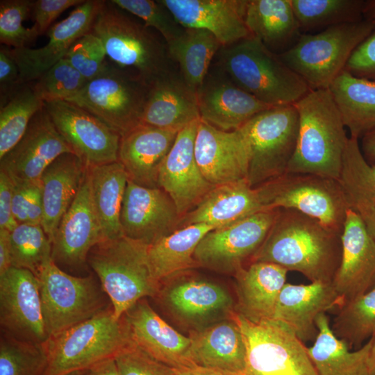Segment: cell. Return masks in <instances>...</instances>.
I'll return each mask as SVG.
<instances>
[{
  "label": "cell",
  "mask_w": 375,
  "mask_h": 375,
  "mask_svg": "<svg viewBox=\"0 0 375 375\" xmlns=\"http://www.w3.org/2000/svg\"><path fill=\"white\" fill-rule=\"evenodd\" d=\"M342 254L341 235L292 209H279L266 238L251 258L302 274L310 282L332 283Z\"/></svg>",
  "instance_id": "cell-1"
},
{
  "label": "cell",
  "mask_w": 375,
  "mask_h": 375,
  "mask_svg": "<svg viewBox=\"0 0 375 375\" xmlns=\"http://www.w3.org/2000/svg\"><path fill=\"white\" fill-rule=\"evenodd\" d=\"M294 105L299 113V133L286 173L338 181L349 136L329 90H310Z\"/></svg>",
  "instance_id": "cell-2"
},
{
  "label": "cell",
  "mask_w": 375,
  "mask_h": 375,
  "mask_svg": "<svg viewBox=\"0 0 375 375\" xmlns=\"http://www.w3.org/2000/svg\"><path fill=\"white\" fill-rule=\"evenodd\" d=\"M219 64L238 86L271 106L294 104L310 90L305 81L258 38L220 51Z\"/></svg>",
  "instance_id": "cell-3"
},
{
  "label": "cell",
  "mask_w": 375,
  "mask_h": 375,
  "mask_svg": "<svg viewBox=\"0 0 375 375\" xmlns=\"http://www.w3.org/2000/svg\"><path fill=\"white\" fill-rule=\"evenodd\" d=\"M88 264L99 278L117 319L138 301L155 297L160 282L153 276L148 245L124 235L104 240L90 251Z\"/></svg>",
  "instance_id": "cell-4"
},
{
  "label": "cell",
  "mask_w": 375,
  "mask_h": 375,
  "mask_svg": "<svg viewBox=\"0 0 375 375\" xmlns=\"http://www.w3.org/2000/svg\"><path fill=\"white\" fill-rule=\"evenodd\" d=\"M91 31L117 65L138 75L147 85L173 71L167 44L111 1H105Z\"/></svg>",
  "instance_id": "cell-5"
},
{
  "label": "cell",
  "mask_w": 375,
  "mask_h": 375,
  "mask_svg": "<svg viewBox=\"0 0 375 375\" xmlns=\"http://www.w3.org/2000/svg\"><path fill=\"white\" fill-rule=\"evenodd\" d=\"M131 342L123 317L117 319L110 306L48 339L44 375H66L84 370L115 358Z\"/></svg>",
  "instance_id": "cell-6"
},
{
  "label": "cell",
  "mask_w": 375,
  "mask_h": 375,
  "mask_svg": "<svg viewBox=\"0 0 375 375\" xmlns=\"http://www.w3.org/2000/svg\"><path fill=\"white\" fill-rule=\"evenodd\" d=\"M374 31L375 24L365 19L335 25L301 34L291 48L278 55L310 90L328 89L355 49Z\"/></svg>",
  "instance_id": "cell-7"
},
{
  "label": "cell",
  "mask_w": 375,
  "mask_h": 375,
  "mask_svg": "<svg viewBox=\"0 0 375 375\" xmlns=\"http://www.w3.org/2000/svg\"><path fill=\"white\" fill-rule=\"evenodd\" d=\"M148 90L135 73L107 62L100 74L65 101L90 112L122 137L140 124Z\"/></svg>",
  "instance_id": "cell-8"
},
{
  "label": "cell",
  "mask_w": 375,
  "mask_h": 375,
  "mask_svg": "<svg viewBox=\"0 0 375 375\" xmlns=\"http://www.w3.org/2000/svg\"><path fill=\"white\" fill-rule=\"evenodd\" d=\"M299 127V113L294 104L273 106L240 127L249 146L247 181L251 187L286 173L296 149Z\"/></svg>",
  "instance_id": "cell-9"
},
{
  "label": "cell",
  "mask_w": 375,
  "mask_h": 375,
  "mask_svg": "<svg viewBox=\"0 0 375 375\" xmlns=\"http://www.w3.org/2000/svg\"><path fill=\"white\" fill-rule=\"evenodd\" d=\"M258 188L266 210H295L342 235L350 208L338 180L313 174L285 173Z\"/></svg>",
  "instance_id": "cell-10"
},
{
  "label": "cell",
  "mask_w": 375,
  "mask_h": 375,
  "mask_svg": "<svg viewBox=\"0 0 375 375\" xmlns=\"http://www.w3.org/2000/svg\"><path fill=\"white\" fill-rule=\"evenodd\" d=\"M246 346L244 375H318L308 347L275 319L253 322L235 312Z\"/></svg>",
  "instance_id": "cell-11"
},
{
  "label": "cell",
  "mask_w": 375,
  "mask_h": 375,
  "mask_svg": "<svg viewBox=\"0 0 375 375\" xmlns=\"http://www.w3.org/2000/svg\"><path fill=\"white\" fill-rule=\"evenodd\" d=\"M43 315L49 338L90 319L110 306L92 275L72 276L51 259L39 277Z\"/></svg>",
  "instance_id": "cell-12"
},
{
  "label": "cell",
  "mask_w": 375,
  "mask_h": 375,
  "mask_svg": "<svg viewBox=\"0 0 375 375\" xmlns=\"http://www.w3.org/2000/svg\"><path fill=\"white\" fill-rule=\"evenodd\" d=\"M278 212L279 209L263 210L208 232L194 252L199 266L236 273L260 248Z\"/></svg>",
  "instance_id": "cell-13"
},
{
  "label": "cell",
  "mask_w": 375,
  "mask_h": 375,
  "mask_svg": "<svg viewBox=\"0 0 375 375\" xmlns=\"http://www.w3.org/2000/svg\"><path fill=\"white\" fill-rule=\"evenodd\" d=\"M56 128L88 166L118 161L121 135L99 118L65 100L44 102Z\"/></svg>",
  "instance_id": "cell-14"
},
{
  "label": "cell",
  "mask_w": 375,
  "mask_h": 375,
  "mask_svg": "<svg viewBox=\"0 0 375 375\" xmlns=\"http://www.w3.org/2000/svg\"><path fill=\"white\" fill-rule=\"evenodd\" d=\"M0 324L3 332L17 339L48 340L40 281L29 270L11 267L0 276Z\"/></svg>",
  "instance_id": "cell-15"
},
{
  "label": "cell",
  "mask_w": 375,
  "mask_h": 375,
  "mask_svg": "<svg viewBox=\"0 0 375 375\" xmlns=\"http://www.w3.org/2000/svg\"><path fill=\"white\" fill-rule=\"evenodd\" d=\"M180 220L173 200L165 190L128 180L120 213L124 236L149 246L177 230Z\"/></svg>",
  "instance_id": "cell-16"
},
{
  "label": "cell",
  "mask_w": 375,
  "mask_h": 375,
  "mask_svg": "<svg viewBox=\"0 0 375 375\" xmlns=\"http://www.w3.org/2000/svg\"><path fill=\"white\" fill-rule=\"evenodd\" d=\"M199 119L182 128L159 169L158 187L173 200L183 217L215 186L203 176L195 158L194 144Z\"/></svg>",
  "instance_id": "cell-17"
},
{
  "label": "cell",
  "mask_w": 375,
  "mask_h": 375,
  "mask_svg": "<svg viewBox=\"0 0 375 375\" xmlns=\"http://www.w3.org/2000/svg\"><path fill=\"white\" fill-rule=\"evenodd\" d=\"M66 153H74L44 106L18 143L0 158V170L12 181L38 183L45 169Z\"/></svg>",
  "instance_id": "cell-18"
},
{
  "label": "cell",
  "mask_w": 375,
  "mask_h": 375,
  "mask_svg": "<svg viewBox=\"0 0 375 375\" xmlns=\"http://www.w3.org/2000/svg\"><path fill=\"white\" fill-rule=\"evenodd\" d=\"M194 154L203 176L214 186L247 180L250 150L240 128L223 131L200 119Z\"/></svg>",
  "instance_id": "cell-19"
},
{
  "label": "cell",
  "mask_w": 375,
  "mask_h": 375,
  "mask_svg": "<svg viewBox=\"0 0 375 375\" xmlns=\"http://www.w3.org/2000/svg\"><path fill=\"white\" fill-rule=\"evenodd\" d=\"M105 1L87 0L47 31L48 43L37 49L12 48L21 84L33 82L64 58L73 44L91 31Z\"/></svg>",
  "instance_id": "cell-20"
},
{
  "label": "cell",
  "mask_w": 375,
  "mask_h": 375,
  "mask_svg": "<svg viewBox=\"0 0 375 375\" xmlns=\"http://www.w3.org/2000/svg\"><path fill=\"white\" fill-rule=\"evenodd\" d=\"M91 197L88 168L74 201L64 215L51 242V258L60 267L81 269L90 250L104 240Z\"/></svg>",
  "instance_id": "cell-21"
},
{
  "label": "cell",
  "mask_w": 375,
  "mask_h": 375,
  "mask_svg": "<svg viewBox=\"0 0 375 375\" xmlns=\"http://www.w3.org/2000/svg\"><path fill=\"white\" fill-rule=\"evenodd\" d=\"M341 242L340 263L332 285L343 304L375 288V240L351 209L347 212Z\"/></svg>",
  "instance_id": "cell-22"
},
{
  "label": "cell",
  "mask_w": 375,
  "mask_h": 375,
  "mask_svg": "<svg viewBox=\"0 0 375 375\" xmlns=\"http://www.w3.org/2000/svg\"><path fill=\"white\" fill-rule=\"evenodd\" d=\"M131 341L153 358L175 369L195 366L190 359V339L164 321L144 299L122 316Z\"/></svg>",
  "instance_id": "cell-23"
},
{
  "label": "cell",
  "mask_w": 375,
  "mask_h": 375,
  "mask_svg": "<svg viewBox=\"0 0 375 375\" xmlns=\"http://www.w3.org/2000/svg\"><path fill=\"white\" fill-rule=\"evenodd\" d=\"M185 28L208 31L222 47L251 37L245 22L248 0H160Z\"/></svg>",
  "instance_id": "cell-24"
},
{
  "label": "cell",
  "mask_w": 375,
  "mask_h": 375,
  "mask_svg": "<svg viewBox=\"0 0 375 375\" xmlns=\"http://www.w3.org/2000/svg\"><path fill=\"white\" fill-rule=\"evenodd\" d=\"M159 295L168 309L193 330L231 318L235 312L228 292L206 281L192 278L178 281L160 289Z\"/></svg>",
  "instance_id": "cell-25"
},
{
  "label": "cell",
  "mask_w": 375,
  "mask_h": 375,
  "mask_svg": "<svg viewBox=\"0 0 375 375\" xmlns=\"http://www.w3.org/2000/svg\"><path fill=\"white\" fill-rule=\"evenodd\" d=\"M342 304L332 283H286L278 295L273 319L285 325L304 342L316 338L317 317Z\"/></svg>",
  "instance_id": "cell-26"
},
{
  "label": "cell",
  "mask_w": 375,
  "mask_h": 375,
  "mask_svg": "<svg viewBox=\"0 0 375 375\" xmlns=\"http://www.w3.org/2000/svg\"><path fill=\"white\" fill-rule=\"evenodd\" d=\"M178 132L140 124L123 135L118 161L128 179L144 187L158 188L160 167Z\"/></svg>",
  "instance_id": "cell-27"
},
{
  "label": "cell",
  "mask_w": 375,
  "mask_h": 375,
  "mask_svg": "<svg viewBox=\"0 0 375 375\" xmlns=\"http://www.w3.org/2000/svg\"><path fill=\"white\" fill-rule=\"evenodd\" d=\"M263 210H267L260 189L251 187L243 179L214 187L194 209L181 217L178 226L205 224L218 228Z\"/></svg>",
  "instance_id": "cell-28"
},
{
  "label": "cell",
  "mask_w": 375,
  "mask_h": 375,
  "mask_svg": "<svg viewBox=\"0 0 375 375\" xmlns=\"http://www.w3.org/2000/svg\"><path fill=\"white\" fill-rule=\"evenodd\" d=\"M197 92L173 71L149 85L140 124L180 131L199 119Z\"/></svg>",
  "instance_id": "cell-29"
},
{
  "label": "cell",
  "mask_w": 375,
  "mask_h": 375,
  "mask_svg": "<svg viewBox=\"0 0 375 375\" xmlns=\"http://www.w3.org/2000/svg\"><path fill=\"white\" fill-rule=\"evenodd\" d=\"M197 97L200 119L226 131L240 128L258 113L273 107L231 79L205 80Z\"/></svg>",
  "instance_id": "cell-30"
},
{
  "label": "cell",
  "mask_w": 375,
  "mask_h": 375,
  "mask_svg": "<svg viewBox=\"0 0 375 375\" xmlns=\"http://www.w3.org/2000/svg\"><path fill=\"white\" fill-rule=\"evenodd\" d=\"M87 168L76 154L66 153L57 158L40 178L43 210L41 226L51 242L79 192Z\"/></svg>",
  "instance_id": "cell-31"
},
{
  "label": "cell",
  "mask_w": 375,
  "mask_h": 375,
  "mask_svg": "<svg viewBox=\"0 0 375 375\" xmlns=\"http://www.w3.org/2000/svg\"><path fill=\"white\" fill-rule=\"evenodd\" d=\"M288 271L268 262H251L236 273L237 313L253 322L274 318Z\"/></svg>",
  "instance_id": "cell-32"
},
{
  "label": "cell",
  "mask_w": 375,
  "mask_h": 375,
  "mask_svg": "<svg viewBox=\"0 0 375 375\" xmlns=\"http://www.w3.org/2000/svg\"><path fill=\"white\" fill-rule=\"evenodd\" d=\"M189 338L190 359L194 365L244 372L246 346L241 329L233 317L192 330Z\"/></svg>",
  "instance_id": "cell-33"
},
{
  "label": "cell",
  "mask_w": 375,
  "mask_h": 375,
  "mask_svg": "<svg viewBox=\"0 0 375 375\" xmlns=\"http://www.w3.org/2000/svg\"><path fill=\"white\" fill-rule=\"evenodd\" d=\"M245 22L252 36L278 54L291 48L302 34L291 0H248Z\"/></svg>",
  "instance_id": "cell-34"
},
{
  "label": "cell",
  "mask_w": 375,
  "mask_h": 375,
  "mask_svg": "<svg viewBox=\"0 0 375 375\" xmlns=\"http://www.w3.org/2000/svg\"><path fill=\"white\" fill-rule=\"evenodd\" d=\"M316 326L318 333L308 352L318 375H370L368 361L372 338L359 349L351 351L335 335L326 313L317 317Z\"/></svg>",
  "instance_id": "cell-35"
},
{
  "label": "cell",
  "mask_w": 375,
  "mask_h": 375,
  "mask_svg": "<svg viewBox=\"0 0 375 375\" xmlns=\"http://www.w3.org/2000/svg\"><path fill=\"white\" fill-rule=\"evenodd\" d=\"M91 197L105 240L123 235L120 213L128 180L119 162L88 166Z\"/></svg>",
  "instance_id": "cell-36"
},
{
  "label": "cell",
  "mask_w": 375,
  "mask_h": 375,
  "mask_svg": "<svg viewBox=\"0 0 375 375\" xmlns=\"http://www.w3.org/2000/svg\"><path fill=\"white\" fill-rule=\"evenodd\" d=\"M350 137L375 128V81L343 70L328 88Z\"/></svg>",
  "instance_id": "cell-37"
},
{
  "label": "cell",
  "mask_w": 375,
  "mask_h": 375,
  "mask_svg": "<svg viewBox=\"0 0 375 375\" xmlns=\"http://www.w3.org/2000/svg\"><path fill=\"white\" fill-rule=\"evenodd\" d=\"M215 227L196 224L181 227L148 246V258L153 276L159 282L184 270L199 266L195 250L203 238Z\"/></svg>",
  "instance_id": "cell-38"
},
{
  "label": "cell",
  "mask_w": 375,
  "mask_h": 375,
  "mask_svg": "<svg viewBox=\"0 0 375 375\" xmlns=\"http://www.w3.org/2000/svg\"><path fill=\"white\" fill-rule=\"evenodd\" d=\"M167 46L170 58L179 66L181 77L196 92L206 79L214 56L222 47L212 33L196 28H185Z\"/></svg>",
  "instance_id": "cell-39"
},
{
  "label": "cell",
  "mask_w": 375,
  "mask_h": 375,
  "mask_svg": "<svg viewBox=\"0 0 375 375\" xmlns=\"http://www.w3.org/2000/svg\"><path fill=\"white\" fill-rule=\"evenodd\" d=\"M338 181L350 209L359 213L375 206V165L366 160L356 138H348Z\"/></svg>",
  "instance_id": "cell-40"
},
{
  "label": "cell",
  "mask_w": 375,
  "mask_h": 375,
  "mask_svg": "<svg viewBox=\"0 0 375 375\" xmlns=\"http://www.w3.org/2000/svg\"><path fill=\"white\" fill-rule=\"evenodd\" d=\"M302 34L364 19L363 0H291Z\"/></svg>",
  "instance_id": "cell-41"
},
{
  "label": "cell",
  "mask_w": 375,
  "mask_h": 375,
  "mask_svg": "<svg viewBox=\"0 0 375 375\" xmlns=\"http://www.w3.org/2000/svg\"><path fill=\"white\" fill-rule=\"evenodd\" d=\"M44 103L31 82L22 84L0 106V158L22 139Z\"/></svg>",
  "instance_id": "cell-42"
},
{
  "label": "cell",
  "mask_w": 375,
  "mask_h": 375,
  "mask_svg": "<svg viewBox=\"0 0 375 375\" xmlns=\"http://www.w3.org/2000/svg\"><path fill=\"white\" fill-rule=\"evenodd\" d=\"M331 328L350 348L369 340L375 333V288L339 307Z\"/></svg>",
  "instance_id": "cell-43"
},
{
  "label": "cell",
  "mask_w": 375,
  "mask_h": 375,
  "mask_svg": "<svg viewBox=\"0 0 375 375\" xmlns=\"http://www.w3.org/2000/svg\"><path fill=\"white\" fill-rule=\"evenodd\" d=\"M12 267L29 270L38 278L51 258V242L39 224H19L10 232Z\"/></svg>",
  "instance_id": "cell-44"
},
{
  "label": "cell",
  "mask_w": 375,
  "mask_h": 375,
  "mask_svg": "<svg viewBox=\"0 0 375 375\" xmlns=\"http://www.w3.org/2000/svg\"><path fill=\"white\" fill-rule=\"evenodd\" d=\"M46 342L17 339L4 332L0 339V375H44Z\"/></svg>",
  "instance_id": "cell-45"
},
{
  "label": "cell",
  "mask_w": 375,
  "mask_h": 375,
  "mask_svg": "<svg viewBox=\"0 0 375 375\" xmlns=\"http://www.w3.org/2000/svg\"><path fill=\"white\" fill-rule=\"evenodd\" d=\"M88 80L66 58H62L33 82L44 101L67 100L85 86Z\"/></svg>",
  "instance_id": "cell-46"
},
{
  "label": "cell",
  "mask_w": 375,
  "mask_h": 375,
  "mask_svg": "<svg viewBox=\"0 0 375 375\" xmlns=\"http://www.w3.org/2000/svg\"><path fill=\"white\" fill-rule=\"evenodd\" d=\"M33 1H0V42L12 49L28 47L39 35L34 28H25L23 22L32 12Z\"/></svg>",
  "instance_id": "cell-47"
},
{
  "label": "cell",
  "mask_w": 375,
  "mask_h": 375,
  "mask_svg": "<svg viewBox=\"0 0 375 375\" xmlns=\"http://www.w3.org/2000/svg\"><path fill=\"white\" fill-rule=\"evenodd\" d=\"M111 2L142 19L146 26L157 31L167 45L176 40L185 29L160 1L112 0Z\"/></svg>",
  "instance_id": "cell-48"
},
{
  "label": "cell",
  "mask_w": 375,
  "mask_h": 375,
  "mask_svg": "<svg viewBox=\"0 0 375 375\" xmlns=\"http://www.w3.org/2000/svg\"><path fill=\"white\" fill-rule=\"evenodd\" d=\"M106 56L101 39L90 31L73 44L65 58L89 81L103 69L107 63Z\"/></svg>",
  "instance_id": "cell-49"
},
{
  "label": "cell",
  "mask_w": 375,
  "mask_h": 375,
  "mask_svg": "<svg viewBox=\"0 0 375 375\" xmlns=\"http://www.w3.org/2000/svg\"><path fill=\"white\" fill-rule=\"evenodd\" d=\"M12 214L18 224L41 225L42 201L40 182L12 181Z\"/></svg>",
  "instance_id": "cell-50"
},
{
  "label": "cell",
  "mask_w": 375,
  "mask_h": 375,
  "mask_svg": "<svg viewBox=\"0 0 375 375\" xmlns=\"http://www.w3.org/2000/svg\"><path fill=\"white\" fill-rule=\"evenodd\" d=\"M115 360L119 375H178L176 369L153 358L132 342Z\"/></svg>",
  "instance_id": "cell-51"
},
{
  "label": "cell",
  "mask_w": 375,
  "mask_h": 375,
  "mask_svg": "<svg viewBox=\"0 0 375 375\" xmlns=\"http://www.w3.org/2000/svg\"><path fill=\"white\" fill-rule=\"evenodd\" d=\"M85 0H38L33 1L31 15L33 27L38 35L44 34L52 22L65 10L74 6H79Z\"/></svg>",
  "instance_id": "cell-52"
},
{
  "label": "cell",
  "mask_w": 375,
  "mask_h": 375,
  "mask_svg": "<svg viewBox=\"0 0 375 375\" xmlns=\"http://www.w3.org/2000/svg\"><path fill=\"white\" fill-rule=\"evenodd\" d=\"M344 70L375 81V31L355 49Z\"/></svg>",
  "instance_id": "cell-53"
},
{
  "label": "cell",
  "mask_w": 375,
  "mask_h": 375,
  "mask_svg": "<svg viewBox=\"0 0 375 375\" xmlns=\"http://www.w3.org/2000/svg\"><path fill=\"white\" fill-rule=\"evenodd\" d=\"M17 64L12 54V48L0 47V106H3L21 85Z\"/></svg>",
  "instance_id": "cell-54"
},
{
  "label": "cell",
  "mask_w": 375,
  "mask_h": 375,
  "mask_svg": "<svg viewBox=\"0 0 375 375\" xmlns=\"http://www.w3.org/2000/svg\"><path fill=\"white\" fill-rule=\"evenodd\" d=\"M13 183L0 170V229L12 231L19 224L12 214Z\"/></svg>",
  "instance_id": "cell-55"
},
{
  "label": "cell",
  "mask_w": 375,
  "mask_h": 375,
  "mask_svg": "<svg viewBox=\"0 0 375 375\" xmlns=\"http://www.w3.org/2000/svg\"><path fill=\"white\" fill-rule=\"evenodd\" d=\"M12 267L10 231L0 229V276Z\"/></svg>",
  "instance_id": "cell-56"
},
{
  "label": "cell",
  "mask_w": 375,
  "mask_h": 375,
  "mask_svg": "<svg viewBox=\"0 0 375 375\" xmlns=\"http://www.w3.org/2000/svg\"><path fill=\"white\" fill-rule=\"evenodd\" d=\"M176 370L178 375H244L243 373L235 372L217 367H208L199 365L176 369Z\"/></svg>",
  "instance_id": "cell-57"
},
{
  "label": "cell",
  "mask_w": 375,
  "mask_h": 375,
  "mask_svg": "<svg viewBox=\"0 0 375 375\" xmlns=\"http://www.w3.org/2000/svg\"><path fill=\"white\" fill-rule=\"evenodd\" d=\"M78 375H119V374L115 358H110L80 371Z\"/></svg>",
  "instance_id": "cell-58"
},
{
  "label": "cell",
  "mask_w": 375,
  "mask_h": 375,
  "mask_svg": "<svg viewBox=\"0 0 375 375\" xmlns=\"http://www.w3.org/2000/svg\"><path fill=\"white\" fill-rule=\"evenodd\" d=\"M359 144L366 160L371 165H375V128L365 133Z\"/></svg>",
  "instance_id": "cell-59"
},
{
  "label": "cell",
  "mask_w": 375,
  "mask_h": 375,
  "mask_svg": "<svg viewBox=\"0 0 375 375\" xmlns=\"http://www.w3.org/2000/svg\"><path fill=\"white\" fill-rule=\"evenodd\" d=\"M368 231L375 240V206L358 213Z\"/></svg>",
  "instance_id": "cell-60"
},
{
  "label": "cell",
  "mask_w": 375,
  "mask_h": 375,
  "mask_svg": "<svg viewBox=\"0 0 375 375\" xmlns=\"http://www.w3.org/2000/svg\"><path fill=\"white\" fill-rule=\"evenodd\" d=\"M363 17L365 19L375 24V0L365 1Z\"/></svg>",
  "instance_id": "cell-61"
},
{
  "label": "cell",
  "mask_w": 375,
  "mask_h": 375,
  "mask_svg": "<svg viewBox=\"0 0 375 375\" xmlns=\"http://www.w3.org/2000/svg\"><path fill=\"white\" fill-rule=\"evenodd\" d=\"M372 343L369 357V370L370 375H375V333L372 337Z\"/></svg>",
  "instance_id": "cell-62"
},
{
  "label": "cell",
  "mask_w": 375,
  "mask_h": 375,
  "mask_svg": "<svg viewBox=\"0 0 375 375\" xmlns=\"http://www.w3.org/2000/svg\"><path fill=\"white\" fill-rule=\"evenodd\" d=\"M80 371L67 374L66 375H78Z\"/></svg>",
  "instance_id": "cell-63"
}]
</instances>
